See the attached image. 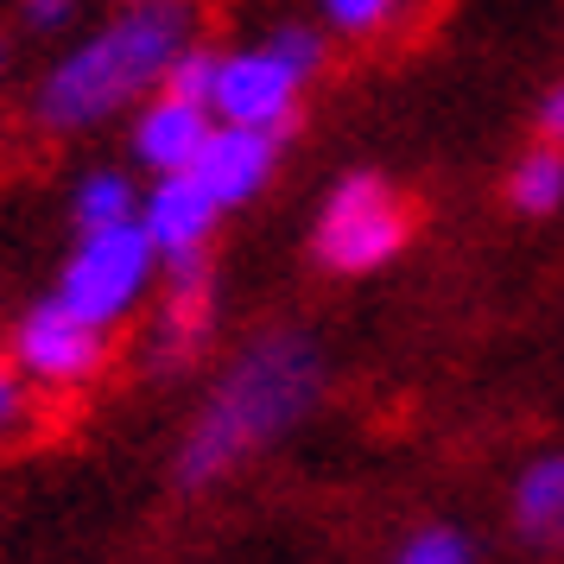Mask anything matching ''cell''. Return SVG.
Listing matches in <instances>:
<instances>
[{"label": "cell", "instance_id": "13", "mask_svg": "<svg viewBox=\"0 0 564 564\" xmlns=\"http://www.w3.org/2000/svg\"><path fill=\"white\" fill-rule=\"evenodd\" d=\"M140 191L128 165H89L70 191V223L77 229H115V223H140Z\"/></svg>", "mask_w": 564, "mask_h": 564}, {"label": "cell", "instance_id": "3", "mask_svg": "<svg viewBox=\"0 0 564 564\" xmlns=\"http://www.w3.org/2000/svg\"><path fill=\"white\" fill-rule=\"evenodd\" d=\"M324 26H299L285 20L254 45H235L216 57V89H209V115L216 121H241V128H267V133H292L305 89L324 77Z\"/></svg>", "mask_w": 564, "mask_h": 564}, {"label": "cell", "instance_id": "20", "mask_svg": "<svg viewBox=\"0 0 564 564\" xmlns=\"http://www.w3.org/2000/svg\"><path fill=\"white\" fill-rule=\"evenodd\" d=\"M0 77H7V39H0Z\"/></svg>", "mask_w": 564, "mask_h": 564}, {"label": "cell", "instance_id": "12", "mask_svg": "<svg viewBox=\"0 0 564 564\" xmlns=\"http://www.w3.org/2000/svg\"><path fill=\"white\" fill-rule=\"evenodd\" d=\"M501 197H508V209L513 216H527V223H552V216H564V147L533 140V147L508 165Z\"/></svg>", "mask_w": 564, "mask_h": 564}, {"label": "cell", "instance_id": "17", "mask_svg": "<svg viewBox=\"0 0 564 564\" xmlns=\"http://www.w3.org/2000/svg\"><path fill=\"white\" fill-rule=\"evenodd\" d=\"M32 425V381L13 368V356H0V444L20 437Z\"/></svg>", "mask_w": 564, "mask_h": 564}, {"label": "cell", "instance_id": "21", "mask_svg": "<svg viewBox=\"0 0 564 564\" xmlns=\"http://www.w3.org/2000/svg\"><path fill=\"white\" fill-rule=\"evenodd\" d=\"M115 7H133V0H115Z\"/></svg>", "mask_w": 564, "mask_h": 564}, {"label": "cell", "instance_id": "8", "mask_svg": "<svg viewBox=\"0 0 564 564\" xmlns=\"http://www.w3.org/2000/svg\"><path fill=\"white\" fill-rule=\"evenodd\" d=\"M223 216H229V209L209 197L197 172H159V178H147V191H140V229H147V241L159 248V260L209 254Z\"/></svg>", "mask_w": 564, "mask_h": 564}, {"label": "cell", "instance_id": "10", "mask_svg": "<svg viewBox=\"0 0 564 564\" xmlns=\"http://www.w3.org/2000/svg\"><path fill=\"white\" fill-rule=\"evenodd\" d=\"M216 330V267L209 254L165 260V305L153 324V368H184Z\"/></svg>", "mask_w": 564, "mask_h": 564}, {"label": "cell", "instance_id": "9", "mask_svg": "<svg viewBox=\"0 0 564 564\" xmlns=\"http://www.w3.org/2000/svg\"><path fill=\"white\" fill-rule=\"evenodd\" d=\"M280 153H285V133L267 128H241V121H216L197 153V178L223 209H248L254 197H267V184L280 178Z\"/></svg>", "mask_w": 564, "mask_h": 564}, {"label": "cell", "instance_id": "18", "mask_svg": "<svg viewBox=\"0 0 564 564\" xmlns=\"http://www.w3.org/2000/svg\"><path fill=\"white\" fill-rule=\"evenodd\" d=\"M77 20V0H20V26L39 32V39H52Z\"/></svg>", "mask_w": 564, "mask_h": 564}, {"label": "cell", "instance_id": "1", "mask_svg": "<svg viewBox=\"0 0 564 564\" xmlns=\"http://www.w3.org/2000/svg\"><path fill=\"white\" fill-rule=\"evenodd\" d=\"M330 387V356L305 324H273L254 330L229 361L204 406L191 412L178 451H172V488L178 495H209L229 476H241L254 457L305 425L324 406Z\"/></svg>", "mask_w": 564, "mask_h": 564}, {"label": "cell", "instance_id": "7", "mask_svg": "<svg viewBox=\"0 0 564 564\" xmlns=\"http://www.w3.org/2000/svg\"><path fill=\"white\" fill-rule=\"evenodd\" d=\"M209 128H216L209 102L178 96V89L159 83L147 102L128 108V159L147 172V178H159V172H191L197 153H204Z\"/></svg>", "mask_w": 564, "mask_h": 564}, {"label": "cell", "instance_id": "5", "mask_svg": "<svg viewBox=\"0 0 564 564\" xmlns=\"http://www.w3.org/2000/svg\"><path fill=\"white\" fill-rule=\"evenodd\" d=\"M159 273H165V260L147 241V229L140 223H115V229H77V248L64 254L52 292L70 311H83L89 324L121 330L133 311L153 299Z\"/></svg>", "mask_w": 564, "mask_h": 564}, {"label": "cell", "instance_id": "16", "mask_svg": "<svg viewBox=\"0 0 564 564\" xmlns=\"http://www.w3.org/2000/svg\"><path fill=\"white\" fill-rule=\"evenodd\" d=\"M216 45H204V39H191L178 57H172V70H165V89H178V96H197V102H209V89H216Z\"/></svg>", "mask_w": 564, "mask_h": 564}, {"label": "cell", "instance_id": "6", "mask_svg": "<svg viewBox=\"0 0 564 564\" xmlns=\"http://www.w3.org/2000/svg\"><path fill=\"white\" fill-rule=\"evenodd\" d=\"M108 336L115 330L89 324L83 311H70L52 292V299H32V305L13 317L7 356H13V368H20L39 393H83L89 381H102Z\"/></svg>", "mask_w": 564, "mask_h": 564}, {"label": "cell", "instance_id": "14", "mask_svg": "<svg viewBox=\"0 0 564 564\" xmlns=\"http://www.w3.org/2000/svg\"><path fill=\"white\" fill-rule=\"evenodd\" d=\"M482 539L457 527V520H419L393 539V564H476Z\"/></svg>", "mask_w": 564, "mask_h": 564}, {"label": "cell", "instance_id": "2", "mask_svg": "<svg viewBox=\"0 0 564 564\" xmlns=\"http://www.w3.org/2000/svg\"><path fill=\"white\" fill-rule=\"evenodd\" d=\"M197 39V13L184 0H133L115 7L96 32H83L70 52L57 57L39 77L32 96V121L57 140L70 133H96L115 115H128L133 102H147L172 57Z\"/></svg>", "mask_w": 564, "mask_h": 564}, {"label": "cell", "instance_id": "11", "mask_svg": "<svg viewBox=\"0 0 564 564\" xmlns=\"http://www.w3.org/2000/svg\"><path fill=\"white\" fill-rule=\"evenodd\" d=\"M508 533L527 552H564V444H545L513 469Z\"/></svg>", "mask_w": 564, "mask_h": 564}, {"label": "cell", "instance_id": "4", "mask_svg": "<svg viewBox=\"0 0 564 564\" xmlns=\"http://www.w3.org/2000/svg\"><path fill=\"white\" fill-rule=\"evenodd\" d=\"M412 241V204L387 172H343L311 216V260L330 280H375Z\"/></svg>", "mask_w": 564, "mask_h": 564}, {"label": "cell", "instance_id": "19", "mask_svg": "<svg viewBox=\"0 0 564 564\" xmlns=\"http://www.w3.org/2000/svg\"><path fill=\"white\" fill-rule=\"evenodd\" d=\"M533 133L539 140H552V147H564V77L545 83V96L533 102Z\"/></svg>", "mask_w": 564, "mask_h": 564}, {"label": "cell", "instance_id": "15", "mask_svg": "<svg viewBox=\"0 0 564 564\" xmlns=\"http://www.w3.org/2000/svg\"><path fill=\"white\" fill-rule=\"evenodd\" d=\"M406 0H317V26L330 39H381V32L400 26Z\"/></svg>", "mask_w": 564, "mask_h": 564}]
</instances>
